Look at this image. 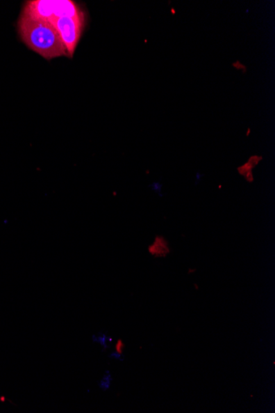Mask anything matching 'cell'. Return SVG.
<instances>
[{
	"mask_svg": "<svg viewBox=\"0 0 275 413\" xmlns=\"http://www.w3.org/2000/svg\"><path fill=\"white\" fill-rule=\"evenodd\" d=\"M149 251L151 255L156 258H165L171 252L168 242L162 236L155 237L153 244L149 247Z\"/></svg>",
	"mask_w": 275,
	"mask_h": 413,
	"instance_id": "obj_4",
	"label": "cell"
},
{
	"mask_svg": "<svg viewBox=\"0 0 275 413\" xmlns=\"http://www.w3.org/2000/svg\"><path fill=\"white\" fill-rule=\"evenodd\" d=\"M17 30L26 46L46 60L69 57L59 33L51 22L21 13Z\"/></svg>",
	"mask_w": 275,
	"mask_h": 413,
	"instance_id": "obj_1",
	"label": "cell"
},
{
	"mask_svg": "<svg viewBox=\"0 0 275 413\" xmlns=\"http://www.w3.org/2000/svg\"><path fill=\"white\" fill-rule=\"evenodd\" d=\"M125 348L126 345L122 342V340H118L117 344H115V351H117V353L122 354Z\"/></svg>",
	"mask_w": 275,
	"mask_h": 413,
	"instance_id": "obj_5",
	"label": "cell"
},
{
	"mask_svg": "<svg viewBox=\"0 0 275 413\" xmlns=\"http://www.w3.org/2000/svg\"><path fill=\"white\" fill-rule=\"evenodd\" d=\"M51 24L59 33L69 58H72L85 25V15L61 17L53 20Z\"/></svg>",
	"mask_w": 275,
	"mask_h": 413,
	"instance_id": "obj_3",
	"label": "cell"
},
{
	"mask_svg": "<svg viewBox=\"0 0 275 413\" xmlns=\"http://www.w3.org/2000/svg\"><path fill=\"white\" fill-rule=\"evenodd\" d=\"M23 15L51 22L61 17L84 15L78 4L71 0H33L24 4Z\"/></svg>",
	"mask_w": 275,
	"mask_h": 413,
	"instance_id": "obj_2",
	"label": "cell"
}]
</instances>
